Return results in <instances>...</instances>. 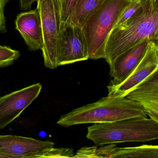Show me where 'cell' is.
<instances>
[{
  "mask_svg": "<svg viewBox=\"0 0 158 158\" xmlns=\"http://www.w3.org/2000/svg\"><path fill=\"white\" fill-rule=\"evenodd\" d=\"M148 40H144L120 54L110 65V75L113 79L109 85H116L128 77L146 53Z\"/></svg>",
  "mask_w": 158,
  "mask_h": 158,
  "instance_id": "cell-11",
  "label": "cell"
},
{
  "mask_svg": "<svg viewBox=\"0 0 158 158\" xmlns=\"http://www.w3.org/2000/svg\"><path fill=\"white\" fill-rule=\"evenodd\" d=\"M151 3H156V2H158V0H150Z\"/></svg>",
  "mask_w": 158,
  "mask_h": 158,
  "instance_id": "cell-21",
  "label": "cell"
},
{
  "mask_svg": "<svg viewBox=\"0 0 158 158\" xmlns=\"http://www.w3.org/2000/svg\"><path fill=\"white\" fill-rule=\"evenodd\" d=\"M89 59L87 41L82 27L71 23L62 27L58 66L86 60Z\"/></svg>",
  "mask_w": 158,
  "mask_h": 158,
  "instance_id": "cell-6",
  "label": "cell"
},
{
  "mask_svg": "<svg viewBox=\"0 0 158 158\" xmlns=\"http://www.w3.org/2000/svg\"><path fill=\"white\" fill-rule=\"evenodd\" d=\"M73 150L68 148H55L48 149L44 153L43 158H73Z\"/></svg>",
  "mask_w": 158,
  "mask_h": 158,
  "instance_id": "cell-18",
  "label": "cell"
},
{
  "mask_svg": "<svg viewBox=\"0 0 158 158\" xmlns=\"http://www.w3.org/2000/svg\"><path fill=\"white\" fill-rule=\"evenodd\" d=\"M149 1V0H132L131 3L127 7L120 15L114 28L124 23L144 5H146Z\"/></svg>",
  "mask_w": 158,
  "mask_h": 158,
  "instance_id": "cell-17",
  "label": "cell"
},
{
  "mask_svg": "<svg viewBox=\"0 0 158 158\" xmlns=\"http://www.w3.org/2000/svg\"><path fill=\"white\" fill-rule=\"evenodd\" d=\"M54 145L50 140L0 135V158H43L45 151Z\"/></svg>",
  "mask_w": 158,
  "mask_h": 158,
  "instance_id": "cell-7",
  "label": "cell"
},
{
  "mask_svg": "<svg viewBox=\"0 0 158 158\" xmlns=\"http://www.w3.org/2000/svg\"><path fill=\"white\" fill-rule=\"evenodd\" d=\"M125 97L141 105L150 118L158 122V69L137 85Z\"/></svg>",
  "mask_w": 158,
  "mask_h": 158,
  "instance_id": "cell-10",
  "label": "cell"
},
{
  "mask_svg": "<svg viewBox=\"0 0 158 158\" xmlns=\"http://www.w3.org/2000/svg\"><path fill=\"white\" fill-rule=\"evenodd\" d=\"M105 1L77 0L73 10L69 23L83 27Z\"/></svg>",
  "mask_w": 158,
  "mask_h": 158,
  "instance_id": "cell-14",
  "label": "cell"
},
{
  "mask_svg": "<svg viewBox=\"0 0 158 158\" xmlns=\"http://www.w3.org/2000/svg\"><path fill=\"white\" fill-rule=\"evenodd\" d=\"M95 158H158V146L144 145L136 147L119 148L114 144L96 149Z\"/></svg>",
  "mask_w": 158,
  "mask_h": 158,
  "instance_id": "cell-13",
  "label": "cell"
},
{
  "mask_svg": "<svg viewBox=\"0 0 158 158\" xmlns=\"http://www.w3.org/2000/svg\"><path fill=\"white\" fill-rule=\"evenodd\" d=\"M158 69V41H150L146 53L126 79L116 85H109L108 95L125 97L135 87Z\"/></svg>",
  "mask_w": 158,
  "mask_h": 158,
  "instance_id": "cell-9",
  "label": "cell"
},
{
  "mask_svg": "<svg viewBox=\"0 0 158 158\" xmlns=\"http://www.w3.org/2000/svg\"><path fill=\"white\" fill-rule=\"evenodd\" d=\"M20 52L6 46L0 47V68L8 67L13 64L20 58Z\"/></svg>",
  "mask_w": 158,
  "mask_h": 158,
  "instance_id": "cell-16",
  "label": "cell"
},
{
  "mask_svg": "<svg viewBox=\"0 0 158 158\" xmlns=\"http://www.w3.org/2000/svg\"><path fill=\"white\" fill-rule=\"evenodd\" d=\"M1 45H0V47H1Z\"/></svg>",
  "mask_w": 158,
  "mask_h": 158,
  "instance_id": "cell-22",
  "label": "cell"
},
{
  "mask_svg": "<svg viewBox=\"0 0 158 158\" xmlns=\"http://www.w3.org/2000/svg\"><path fill=\"white\" fill-rule=\"evenodd\" d=\"M143 107L137 102L112 95L81 106L63 114L57 123L67 127L75 125L111 123L137 116H147Z\"/></svg>",
  "mask_w": 158,
  "mask_h": 158,
  "instance_id": "cell-2",
  "label": "cell"
},
{
  "mask_svg": "<svg viewBox=\"0 0 158 158\" xmlns=\"http://www.w3.org/2000/svg\"><path fill=\"white\" fill-rule=\"evenodd\" d=\"M87 138L97 145L127 142H146L158 139V122L137 116L88 127Z\"/></svg>",
  "mask_w": 158,
  "mask_h": 158,
  "instance_id": "cell-3",
  "label": "cell"
},
{
  "mask_svg": "<svg viewBox=\"0 0 158 158\" xmlns=\"http://www.w3.org/2000/svg\"><path fill=\"white\" fill-rule=\"evenodd\" d=\"M42 87L37 83L0 97V129L18 118L39 97Z\"/></svg>",
  "mask_w": 158,
  "mask_h": 158,
  "instance_id": "cell-8",
  "label": "cell"
},
{
  "mask_svg": "<svg viewBox=\"0 0 158 158\" xmlns=\"http://www.w3.org/2000/svg\"><path fill=\"white\" fill-rule=\"evenodd\" d=\"M9 0H0V33H1L7 32L5 8Z\"/></svg>",
  "mask_w": 158,
  "mask_h": 158,
  "instance_id": "cell-19",
  "label": "cell"
},
{
  "mask_svg": "<svg viewBox=\"0 0 158 158\" xmlns=\"http://www.w3.org/2000/svg\"><path fill=\"white\" fill-rule=\"evenodd\" d=\"M77 0H57L60 20V29L70 23L73 10Z\"/></svg>",
  "mask_w": 158,
  "mask_h": 158,
  "instance_id": "cell-15",
  "label": "cell"
},
{
  "mask_svg": "<svg viewBox=\"0 0 158 158\" xmlns=\"http://www.w3.org/2000/svg\"><path fill=\"white\" fill-rule=\"evenodd\" d=\"M158 2H148L111 31L106 41L105 59L111 65L118 56L144 40L158 41Z\"/></svg>",
  "mask_w": 158,
  "mask_h": 158,
  "instance_id": "cell-1",
  "label": "cell"
},
{
  "mask_svg": "<svg viewBox=\"0 0 158 158\" xmlns=\"http://www.w3.org/2000/svg\"><path fill=\"white\" fill-rule=\"evenodd\" d=\"M15 29L31 51L41 50L43 34L40 15L37 8L25 11L18 14L15 22Z\"/></svg>",
  "mask_w": 158,
  "mask_h": 158,
  "instance_id": "cell-12",
  "label": "cell"
},
{
  "mask_svg": "<svg viewBox=\"0 0 158 158\" xmlns=\"http://www.w3.org/2000/svg\"><path fill=\"white\" fill-rule=\"evenodd\" d=\"M20 9L22 11H27L32 8L33 3L36 2V0H19Z\"/></svg>",
  "mask_w": 158,
  "mask_h": 158,
  "instance_id": "cell-20",
  "label": "cell"
},
{
  "mask_svg": "<svg viewBox=\"0 0 158 158\" xmlns=\"http://www.w3.org/2000/svg\"><path fill=\"white\" fill-rule=\"evenodd\" d=\"M43 34L42 56L45 67H58L60 47V20L57 0H36Z\"/></svg>",
  "mask_w": 158,
  "mask_h": 158,
  "instance_id": "cell-5",
  "label": "cell"
},
{
  "mask_svg": "<svg viewBox=\"0 0 158 158\" xmlns=\"http://www.w3.org/2000/svg\"><path fill=\"white\" fill-rule=\"evenodd\" d=\"M132 1L105 0L82 27L87 41L89 59H104L108 36L120 15Z\"/></svg>",
  "mask_w": 158,
  "mask_h": 158,
  "instance_id": "cell-4",
  "label": "cell"
}]
</instances>
